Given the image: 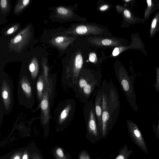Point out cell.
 <instances>
[{
	"mask_svg": "<svg viewBox=\"0 0 159 159\" xmlns=\"http://www.w3.org/2000/svg\"><path fill=\"white\" fill-rule=\"evenodd\" d=\"M102 86L100 89L102 102V127L106 129L113 127L118 116L120 105L115 89L110 85Z\"/></svg>",
	"mask_w": 159,
	"mask_h": 159,
	"instance_id": "1",
	"label": "cell"
},
{
	"mask_svg": "<svg viewBox=\"0 0 159 159\" xmlns=\"http://www.w3.org/2000/svg\"><path fill=\"white\" fill-rule=\"evenodd\" d=\"M101 79L100 75L81 70L77 83L73 88L76 97L83 102H88L94 91L99 86Z\"/></svg>",
	"mask_w": 159,
	"mask_h": 159,
	"instance_id": "2",
	"label": "cell"
},
{
	"mask_svg": "<svg viewBox=\"0 0 159 159\" xmlns=\"http://www.w3.org/2000/svg\"><path fill=\"white\" fill-rule=\"evenodd\" d=\"M35 84L24 72L20 75L17 85V97L20 104L31 109L35 103Z\"/></svg>",
	"mask_w": 159,
	"mask_h": 159,
	"instance_id": "3",
	"label": "cell"
},
{
	"mask_svg": "<svg viewBox=\"0 0 159 159\" xmlns=\"http://www.w3.org/2000/svg\"><path fill=\"white\" fill-rule=\"evenodd\" d=\"M84 111L86 128L85 137L94 144L102 139L98 123L92 98L85 105Z\"/></svg>",
	"mask_w": 159,
	"mask_h": 159,
	"instance_id": "4",
	"label": "cell"
},
{
	"mask_svg": "<svg viewBox=\"0 0 159 159\" xmlns=\"http://www.w3.org/2000/svg\"><path fill=\"white\" fill-rule=\"evenodd\" d=\"M0 86V102L3 105L4 113L7 115L11 111L14 104V87L12 80L7 75L1 74Z\"/></svg>",
	"mask_w": 159,
	"mask_h": 159,
	"instance_id": "5",
	"label": "cell"
},
{
	"mask_svg": "<svg viewBox=\"0 0 159 159\" xmlns=\"http://www.w3.org/2000/svg\"><path fill=\"white\" fill-rule=\"evenodd\" d=\"M118 76L120 85L129 104L135 111H138L134 87V77L129 75L123 67L120 69Z\"/></svg>",
	"mask_w": 159,
	"mask_h": 159,
	"instance_id": "6",
	"label": "cell"
},
{
	"mask_svg": "<svg viewBox=\"0 0 159 159\" xmlns=\"http://www.w3.org/2000/svg\"><path fill=\"white\" fill-rule=\"evenodd\" d=\"M126 122L128 132L131 140L143 152L148 154L147 145L137 125L129 120Z\"/></svg>",
	"mask_w": 159,
	"mask_h": 159,
	"instance_id": "7",
	"label": "cell"
},
{
	"mask_svg": "<svg viewBox=\"0 0 159 159\" xmlns=\"http://www.w3.org/2000/svg\"><path fill=\"white\" fill-rule=\"evenodd\" d=\"M104 32L102 27L91 24H77L74 26L66 33L75 35H100Z\"/></svg>",
	"mask_w": 159,
	"mask_h": 159,
	"instance_id": "8",
	"label": "cell"
},
{
	"mask_svg": "<svg viewBox=\"0 0 159 159\" xmlns=\"http://www.w3.org/2000/svg\"><path fill=\"white\" fill-rule=\"evenodd\" d=\"M87 40L91 44L96 47L115 48L123 46L120 40L114 38L93 36L89 37Z\"/></svg>",
	"mask_w": 159,
	"mask_h": 159,
	"instance_id": "9",
	"label": "cell"
},
{
	"mask_svg": "<svg viewBox=\"0 0 159 159\" xmlns=\"http://www.w3.org/2000/svg\"><path fill=\"white\" fill-rule=\"evenodd\" d=\"M50 88V85H46L45 89L40 102L42 119L43 120L46 122L50 119V111L52 100V98L51 97L52 95L50 93L51 92Z\"/></svg>",
	"mask_w": 159,
	"mask_h": 159,
	"instance_id": "10",
	"label": "cell"
},
{
	"mask_svg": "<svg viewBox=\"0 0 159 159\" xmlns=\"http://www.w3.org/2000/svg\"><path fill=\"white\" fill-rule=\"evenodd\" d=\"M69 102V101L64 103L58 110L57 119L60 124H62L71 118L72 112L73 111L72 108L73 106H72V103Z\"/></svg>",
	"mask_w": 159,
	"mask_h": 159,
	"instance_id": "11",
	"label": "cell"
},
{
	"mask_svg": "<svg viewBox=\"0 0 159 159\" xmlns=\"http://www.w3.org/2000/svg\"><path fill=\"white\" fill-rule=\"evenodd\" d=\"M143 44L140 37L139 36H134L132 39V44L128 46H123L117 47L113 49L112 55L115 57L119 55L120 53L123 51L129 49L139 50L143 51L142 50Z\"/></svg>",
	"mask_w": 159,
	"mask_h": 159,
	"instance_id": "12",
	"label": "cell"
},
{
	"mask_svg": "<svg viewBox=\"0 0 159 159\" xmlns=\"http://www.w3.org/2000/svg\"><path fill=\"white\" fill-rule=\"evenodd\" d=\"M96 96L95 104L94 105V108L98 123L101 133L102 110V98L100 89L97 91Z\"/></svg>",
	"mask_w": 159,
	"mask_h": 159,
	"instance_id": "13",
	"label": "cell"
},
{
	"mask_svg": "<svg viewBox=\"0 0 159 159\" xmlns=\"http://www.w3.org/2000/svg\"><path fill=\"white\" fill-rule=\"evenodd\" d=\"M46 82L43 75L42 74L38 78L35 84L37 96L39 102L42 100L46 88Z\"/></svg>",
	"mask_w": 159,
	"mask_h": 159,
	"instance_id": "14",
	"label": "cell"
},
{
	"mask_svg": "<svg viewBox=\"0 0 159 159\" xmlns=\"http://www.w3.org/2000/svg\"><path fill=\"white\" fill-rule=\"evenodd\" d=\"M147 4L143 17L144 21L148 20L151 14L159 9V0H146Z\"/></svg>",
	"mask_w": 159,
	"mask_h": 159,
	"instance_id": "15",
	"label": "cell"
},
{
	"mask_svg": "<svg viewBox=\"0 0 159 159\" xmlns=\"http://www.w3.org/2000/svg\"><path fill=\"white\" fill-rule=\"evenodd\" d=\"M122 11L124 20L129 25H131L136 23H144L145 21L143 19L136 17L132 15L128 9L123 8Z\"/></svg>",
	"mask_w": 159,
	"mask_h": 159,
	"instance_id": "16",
	"label": "cell"
},
{
	"mask_svg": "<svg viewBox=\"0 0 159 159\" xmlns=\"http://www.w3.org/2000/svg\"><path fill=\"white\" fill-rule=\"evenodd\" d=\"M27 30H25L16 35L12 40H11V44L13 47H20L22 46L25 42H26L27 37Z\"/></svg>",
	"mask_w": 159,
	"mask_h": 159,
	"instance_id": "17",
	"label": "cell"
},
{
	"mask_svg": "<svg viewBox=\"0 0 159 159\" xmlns=\"http://www.w3.org/2000/svg\"><path fill=\"white\" fill-rule=\"evenodd\" d=\"M75 39L74 37L60 36L55 38L54 41L58 46L65 49Z\"/></svg>",
	"mask_w": 159,
	"mask_h": 159,
	"instance_id": "18",
	"label": "cell"
},
{
	"mask_svg": "<svg viewBox=\"0 0 159 159\" xmlns=\"http://www.w3.org/2000/svg\"><path fill=\"white\" fill-rule=\"evenodd\" d=\"M159 31V11L155 14L152 20L149 31L150 37H154Z\"/></svg>",
	"mask_w": 159,
	"mask_h": 159,
	"instance_id": "19",
	"label": "cell"
},
{
	"mask_svg": "<svg viewBox=\"0 0 159 159\" xmlns=\"http://www.w3.org/2000/svg\"><path fill=\"white\" fill-rule=\"evenodd\" d=\"M118 152V155L115 159H128L133 152L132 149H128L127 144L120 149Z\"/></svg>",
	"mask_w": 159,
	"mask_h": 159,
	"instance_id": "20",
	"label": "cell"
},
{
	"mask_svg": "<svg viewBox=\"0 0 159 159\" xmlns=\"http://www.w3.org/2000/svg\"><path fill=\"white\" fill-rule=\"evenodd\" d=\"M57 13L61 15L65 16H73V13L70 10L63 7H59L57 8Z\"/></svg>",
	"mask_w": 159,
	"mask_h": 159,
	"instance_id": "21",
	"label": "cell"
},
{
	"mask_svg": "<svg viewBox=\"0 0 159 159\" xmlns=\"http://www.w3.org/2000/svg\"><path fill=\"white\" fill-rule=\"evenodd\" d=\"M30 2L29 0H23L20 1L16 7L15 12L18 13L20 11L28 4Z\"/></svg>",
	"mask_w": 159,
	"mask_h": 159,
	"instance_id": "22",
	"label": "cell"
},
{
	"mask_svg": "<svg viewBox=\"0 0 159 159\" xmlns=\"http://www.w3.org/2000/svg\"><path fill=\"white\" fill-rule=\"evenodd\" d=\"M156 72V80L155 83L154 84V87L157 92H159V66L155 68Z\"/></svg>",
	"mask_w": 159,
	"mask_h": 159,
	"instance_id": "23",
	"label": "cell"
},
{
	"mask_svg": "<svg viewBox=\"0 0 159 159\" xmlns=\"http://www.w3.org/2000/svg\"><path fill=\"white\" fill-rule=\"evenodd\" d=\"M78 159H91V157L87 151L82 150L79 154Z\"/></svg>",
	"mask_w": 159,
	"mask_h": 159,
	"instance_id": "24",
	"label": "cell"
},
{
	"mask_svg": "<svg viewBox=\"0 0 159 159\" xmlns=\"http://www.w3.org/2000/svg\"><path fill=\"white\" fill-rule=\"evenodd\" d=\"M158 114L159 117L158 126L156 127L155 125L153 124L152 127L155 135L159 140V109L158 112Z\"/></svg>",
	"mask_w": 159,
	"mask_h": 159,
	"instance_id": "25",
	"label": "cell"
},
{
	"mask_svg": "<svg viewBox=\"0 0 159 159\" xmlns=\"http://www.w3.org/2000/svg\"><path fill=\"white\" fill-rule=\"evenodd\" d=\"M89 60L91 62L96 63L98 60L96 53L94 52H91L89 55Z\"/></svg>",
	"mask_w": 159,
	"mask_h": 159,
	"instance_id": "26",
	"label": "cell"
},
{
	"mask_svg": "<svg viewBox=\"0 0 159 159\" xmlns=\"http://www.w3.org/2000/svg\"><path fill=\"white\" fill-rule=\"evenodd\" d=\"M0 5L2 9H5L7 7V1L6 0H1L0 1Z\"/></svg>",
	"mask_w": 159,
	"mask_h": 159,
	"instance_id": "27",
	"label": "cell"
},
{
	"mask_svg": "<svg viewBox=\"0 0 159 159\" xmlns=\"http://www.w3.org/2000/svg\"><path fill=\"white\" fill-rule=\"evenodd\" d=\"M17 28V26H15L8 29L6 33L8 34H11L16 30Z\"/></svg>",
	"mask_w": 159,
	"mask_h": 159,
	"instance_id": "28",
	"label": "cell"
},
{
	"mask_svg": "<svg viewBox=\"0 0 159 159\" xmlns=\"http://www.w3.org/2000/svg\"><path fill=\"white\" fill-rule=\"evenodd\" d=\"M109 6L107 4H105L100 6L99 8V10L101 11H104L107 10L109 8Z\"/></svg>",
	"mask_w": 159,
	"mask_h": 159,
	"instance_id": "29",
	"label": "cell"
},
{
	"mask_svg": "<svg viewBox=\"0 0 159 159\" xmlns=\"http://www.w3.org/2000/svg\"><path fill=\"white\" fill-rule=\"evenodd\" d=\"M56 153L57 155L61 157H64L63 151L60 148H58L57 149Z\"/></svg>",
	"mask_w": 159,
	"mask_h": 159,
	"instance_id": "30",
	"label": "cell"
},
{
	"mask_svg": "<svg viewBox=\"0 0 159 159\" xmlns=\"http://www.w3.org/2000/svg\"><path fill=\"white\" fill-rule=\"evenodd\" d=\"M27 155L26 154H25L23 156L22 159H27Z\"/></svg>",
	"mask_w": 159,
	"mask_h": 159,
	"instance_id": "31",
	"label": "cell"
},
{
	"mask_svg": "<svg viewBox=\"0 0 159 159\" xmlns=\"http://www.w3.org/2000/svg\"><path fill=\"white\" fill-rule=\"evenodd\" d=\"M14 159H20V157L19 156H16Z\"/></svg>",
	"mask_w": 159,
	"mask_h": 159,
	"instance_id": "32",
	"label": "cell"
},
{
	"mask_svg": "<svg viewBox=\"0 0 159 159\" xmlns=\"http://www.w3.org/2000/svg\"><path fill=\"white\" fill-rule=\"evenodd\" d=\"M94 159H102L100 157H97L95 158Z\"/></svg>",
	"mask_w": 159,
	"mask_h": 159,
	"instance_id": "33",
	"label": "cell"
},
{
	"mask_svg": "<svg viewBox=\"0 0 159 159\" xmlns=\"http://www.w3.org/2000/svg\"></svg>",
	"mask_w": 159,
	"mask_h": 159,
	"instance_id": "34",
	"label": "cell"
}]
</instances>
